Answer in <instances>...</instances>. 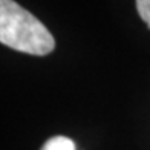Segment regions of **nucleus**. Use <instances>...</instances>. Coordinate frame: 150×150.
<instances>
[{
	"instance_id": "1",
	"label": "nucleus",
	"mask_w": 150,
	"mask_h": 150,
	"mask_svg": "<svg viewBox=\"0 0 150 150\" xmlns=\"http://www.w3.org/2000/svg\"><path fill=\"white\" fill-rule=\"evenodd\" d=\"M0 43L31 55H47L55 47L46 26L12 0H0Z\"/></svg>"
},
{
	"instance_id": "2",
	"label": "nucleus",
	"mask_w": 150,
	"mask_h": 150,
	"mask_svg": "<svg viewBox=\"0 0 150 150\" xmlns=\"http://www.w3.org/2000/svg\"><path fill=\"white\" fill-rule=\"evenodd\" d=\"M40 150H75V144L66 136H54L47 139Z\"/></svg>"
},
{
	"instance_id": "3",
	"label": "nucleus",
	"mask_w": 150,
	"mask_h": 150,
	"mask_svg": "<svg viewBox=\"0 0 150 150\" xmlns=\"http://www.w3.org/2000/svg\"><path fill=\"white\" fill-rule=\"evenodd\" d=\"M136 9H138L139 17L150 28V0H138L136 2Z\"/></svg>"
}]
</instances>
